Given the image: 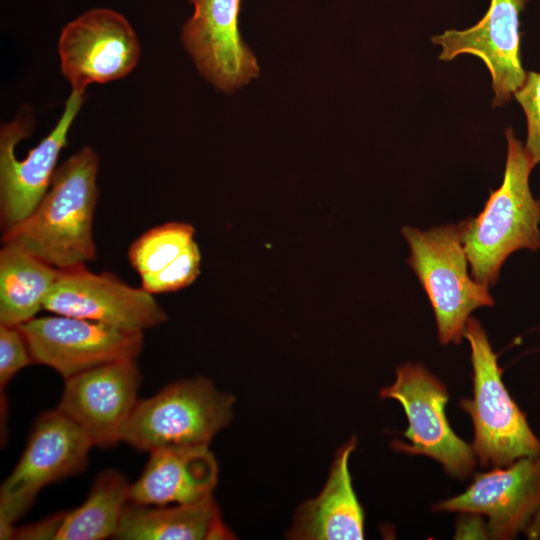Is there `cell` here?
<instances>
[{
    "mask_svg": "<svg viewBox=\"0 0 540 540\" xmlns=\"http://www.w3.org/2000/svg\"><path fill=\"white\" fill-rule=\"evenodd\" d=\"M34 363L26 339L18 326L0 324V389L1 394L11 379Z\"/></svg>",
    "mask_w": 540,
    "mask_h": 540,
    "instance_id": "cell-23",
    "label": "cell"
},
{
    "mask_svg": "<svg viewBox=\"0 0 540 540\" xmlns=\"http://www.w3.org/2000/svg\"><path fill=\"white\" fill-rule=\"evenodd\" d=\"M357 445L351 437L334 457L320 494L297 510L288 536L299 540H361L364 512L352 486L349 459Z\"/></svg>",
    "mask_w": 540,
    "mask_h": 540,
    "instance_id": "cell-17",
    "label": "cell"
},
{
    "mask_svg": "<svg viewBox=\"0 0 540 540\" xmlns=\"http://www.w3.org/2000/svg\"><path fill=\"white\" fill-rule=\"evenodd\" d=\"M58 53L72 91L84 94L92 83H107L129 74L139 61L140 44L123 15L96 8L62 29Z\"/></svg>",
    "mask_w": 540,
    "mask_h": 540,
    "instance_id": "cell-10",
    "label": "cell"
},
{
    "mask_svg": "<svg viewBox=\"0 0 540 540\" xmlns=\"http://www.w3.org/2000/svg\"><path fill=\"white\" fill-rule=\"evenodd\" d=\"M115 539L215 540L233 539L213 495L195 503L144 505L129 501Z\"/></svg>",
    "mask_w": 540,
    "mask_h": 540,
    "instance_id": "cell-18",
    "label": "cell"
},
{
    "mask_svg": "<svg viewBox=\"0 0 540 540\" xmlns=\"http://www.w3.org/2000/svg\"><path fill=\"white\" fill-rule=\"evenodd\" d=\"M540 202V201H539Z\"/></svg>",
    "mask_w": 540,
    "mask_h": 540,
    "instance_id": "cell-26",
    "label": "cell"
},
{
    "mask_svg": "<svg viewBox=\"0 0 540 540\" xmlns=\"http://www.w3.org/2000/svg\"><path fill=\"white\" fill-rule=\"evenodd\" d=\"M464 337L471 348L473 397L462 399L460 407L473 422L472 448L481 465L503 467L540 455V441L509 395L497 356L478 320H467Z\"/></svg>",
    "mask_w": 540,
    "mask_h": 540,
    "instance_id": "cell-4",
    "label": "cell"
},
{
    "mask_svg": "<svg viewBox=\"0 0 540 540\" xmlns=\"http://www.w3.org/2000/svg\"><path fill=\"white\" fill-rule=\"evenodd\" d=\"M526 3L491 0L488 11L474 26L445 30L431 38L441 47L440 60L471 54L484 62L491 74L495 107L508 102L526 78L520 56V14Z\"/></svg>",
    "mask_w": 540,
    "mask_h": 540,
    "instance_id": "cell-14",
    "label": "cell"
},
{
    "mask_svg": "<svg viewBox=\"0 0 540 540\" xmlns=\"http://www.w3.org/2000/svg\"><path fill=\"white\" fill-rule=\"evenodd\" d=\"M18 327L33 362L54 369L64 379L107 363L137 359L144 344L143 332L58 314L35 317Z\"/></svg>",
    "mask_w": 540,
    "mask_h": 540,
    "instance_id": "cell-8",
    "label": "cell"
},
{
    "mask_svg": "<svg viewBox=\"0 0 540 540\" xmlns=\"http://www.w3.org/2000/svg\"><path fill=\"white\" fill-rule=\"evenodd\" d=\"M527 119L526 151L535 165L540 163V73L526 72L522 86L513 95Z\"/></svg>",
    "mask_w": 540,
    "mask_h": 540,
    "instance_id": "cell-24",
    "label": "cell"
},
{
    "mask_svg": "<svg viewBox=\"0 0 540 540\" xmlns=\"http://www.w3.org/2000/svg\"><path fill=\"white\" fill-rule=\"evenodd\" d=\"M234 397L203 377L170 384L138 400L121 441L144 452L209 445L232 418Z\"/></svg>",
    "mask_w": 540,
    "mask_h": 540,
    "instance_id": "cell-3",
    "label": "cell"
},
{
    "mask_svg": "<svg viewBox=\"0 0 540 540\" xmlns=\"http://www.w3.org/2000/svg\"><path fill=\"white\" fill-rule=\"evenodd\" d=\"M194 232L192 225L183 222L155 226L131 244L129 262L140 277L159 271L189 247L194 241Z\"/></svg>",
    "mask_w": 540,
    "mask_h": 540,
    "instance_id": "cell-21",
    "label": "cell"
},
{
    "mask_svg": "<svg viewBox=\"0 0 540 540\" xmlns=\"http://www.w3.org/2000/svg\"><path fill=\"white\" fill-rule=\"evenodd\" d=\"M507 160L501 186L493 191L483 211L461 222L462 242L472 278L493 286L506 258L522 248H540V202L529 187L535 164L511 128L505 132Z\"/></svg>",
    "mask_w": 540,
    "mask_h": 540,
    "instance_id": "cell-2",
    "label": "cell"
},
{
    "mask_svg": "<svg viewBox=\"0 0 540 540\" xmlns=\"http://www.w3.org/2000/svg\"><path fill=\"white\" fill-rule=\"evenodd\" d=\"M217 478L208 445L158 449L130 485L129 499L144 505L195 503L212 496Z\"/></svg>",
    "mask_w": 540,
    "mask_h": 540,
    "instance_id": "cell-16",
    "label": "cell"
},
{
    "mask_svg": "<svg viewBox=\"0 0 540 540\" xmlns=\"http://www.w3.org/2000/svg\"><path fill=\"white\" fill-rule=\"evenodd\" d=\"M145 289L135 288L111 273L96 274L85 265L60 269L43 309L58 315L143 332L167 320Z\"/></svg>",
    "mask_w": 540,
    "mask_h": 540,
    "instance_id": "cell-11",
    "label": "cell"
},
{
    "mask_svg": "<svg viewBox=\"0 0 540 540\" xmlns=\"http://www.w3.org/2000/svg\"><path fill=\"white\" fill-rule=\"evenodd\" d=\"M130 485L115 470L101 472L84 503L64 513L55 540H102L115 536L126 504Z\"/></svg>",
    "mask_w": 540,
    "mask_h": 540,
    "instance_id": "cell-20",
    "label": "cell"
},
{
    "mask_svg": "<svg viewBox=\"0 0 540 540\" xmlns=\"http://www.w3.org/2000/svg\"><path fill=\"white\" fill-rule=\"evenodd\" d=\"M540 507V455L476 474L462 494L433 507L437 512H460L488 518L491 534L514 537Z\"/></svg>",
    "mask_w": 540,
    "mask_h": 540,
    "instance_id": "cell-15",
    "label": "cell"
},
{
    "mask_svg": "<svg viewBox=\"0 0 540 540\" xmlns=\"http://www.w3.org/2000/svg\"><path fill=\"white\" fill-rule=\"evenodd\" d=\"M190 1L194 12L181 38L200 74L225 93L256 78L257 59L239 31L241 0Z\"/></svg>",
    "mask_w": 540,
    "mask_h": 540,
    "instance_id": "cell-13",
    "label": "cell"
},
{
    "mask_svg": "<svg viewBox=\"0 0 540 540\" xmlns=\"http://www.w3.org/2000/svg\"><path fill=\"white\" fill-rule=\"evenodd\" d=\"M380 397L401 403L408 419L403 435L410 444L395 441L394 449L433 458L456 477H467L473 471L476 455L472 445L454 433L445 414L447 389L425 367L400 366L394 383L383 388Z\"/></svg>",
    "mask_w": 540,
    "mask_h": 540,
    "instance_id": "cell-7",
    "label": "cell"
},
{
    "mask_svg": "<svg viewBox=\"0 0 540 540\" xmlns=\"http://www.w3.org/2000/svg\"><path fill=\"white\" fill-rule=\"evenodd\" d=\"M201 255L193 241L174 261L159 271L141 276V287L151 294L167 293L193 283L200 272Z\"/></svg>",
    "mask_w": 540,
    "mask_h": 540,
    "instance_id": "cell-22",
    "label": "cell"
},
{
    "mask_svg": "<svg viewBox=\"0 0 540 540\" xmlns=\"http://www.w3.org/2000/svg\"><path fill=\"white\" fill-rule=\"evenodd\" d=\"M141 374L136 359L100 365L65 379L57 410L77 425L93 446L110 448L137 400Z\"/></svg>",
    "mask_w": 540,
    "mask_h": 540,
    "instance_id": "cell-12",
    "label": "cell"
},
{
    "mask_svg": "<svg viewBox=\"0 0 540 540\" xmlns=\"http://www.w3.org/2000/svg\"><path fill=\"white\" fill-rule=\"evenodd\" d=\"M83 94L72 91L54 129L18 160L16 144L30 133V115L1 126L0 222L2 232L26 219L49 189L67 134L83 104Z\"/></svg>",
    "mask_w": 540,
    "mask_h": 540,
    "instance_id": "cell-9",
    "label": "cell"
},
{
    "mask_svg": "<svg viewBox=\"0 0 540 540\" xmlns=\"http://www.w3.org/2000/svg\"><path fill=\"white\" fill-rule=\"evenodd\" d=\"M98 166V156L91 147H83L65 160L56 168L49 189L31 215L3 231L2 243L57 269L93 260Z\"/></svg>",
    "mask_w": 540,
    "mask_h": 540,
    "instance_id": "cell-1",
    "label": "cell"
},
{
    "mask_svg": "<svg viewBox=\"0 0 540 540\" xmlns=\"http://www.w3.org/2000/svg\"><path fill=\"white\" fill-rule=\"evenodd\" d=\"M92 443L57 409L41 414L18 463L0 488V536L13 537L14 524L47 485L85 469Z\"/></svg>",
    "mask_w": 540,
    "mask_h": 540,
    "instance_id": "cell-6",
    "label": "cell"
},
{
    "mask_svg": "<svg viewBox=\"0 0 540 540\" xmlns=\"http://www.w3.org/2000/svg\"><path fill=\"white\" fill-rule=\"evenodd\" d=\"M64 513H58L41 522L21 529H15L13 537L17 539H54Z\"/></svg>",
    "mask_w": 540,
    "mask_h": 540,
    "instance_id": "cell-25",
    "label": "cell"
},
{
    "mask_svg": "<svg viewBox=\"0 0 540 540\" xmlns=\"http://www.w3.org/2000/svg\"><path fill=\"white\" fill-rule=\"evenodd\" d=\"M402 234L410 247L408 263L432 305L440 342L459 344L471 312L494 305L488 287L468 273L460 223L426 231L407 226Z\"/></svg>",
    "mask_w": 540,
    "mask_h": 540,
    "instance_id": "cell-5",
    "label": "cell"
},
{
    "mask_svg": "<svg viewBox=\"0 0 540 540\" xmlns=\"http://www.w3.org/2000/svg\"><path fill=\"white\" fill-rule=\"evenodd\" d=\"M60 269L13 245L0 250V324L19 326L43 309Z\"/></svg>",
    "mask_w": 540,
    "mask_h": 540,
    "instance_id": "cell-19",
    "label": "cell"
}]
</instances>
